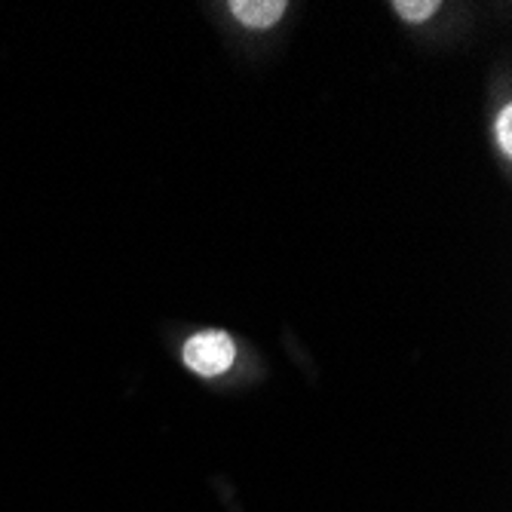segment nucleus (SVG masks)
Listing matches in <instances>:
<instances>
[{
    "label": "nucleus",
    "instance_id": "4",
    "mask_svg": "<svg viewBox=\"0 0 512 512\" xmlns=\"http://www.w3.org/2000/svg\"><path fill=\"white\" fill-rule=\"evenodd\" d=\"M497 145H500V151L509 157L512 154V108L506 105L503 111H500V117H497Z\"/></svg>",
    "mask_w": 512,
    "mask_h": 512
},
{
    "label": "nucleus",
    "instance_id": "2",
    "mask_svg": "<svg viewBox=\"0 0 512 512\" xmlns=\"http://www.w3.org/2000/svg\"><path fill=\"white\" fill-rule=\"evenodd\" d=\"M227 10L249 28H270L283 19L289 7L286 0H230Z\"/></svg>",
    "mask_w": 512,
    "mask_h": 512
},
{
    "label": "nucleus",
    "instance_id": "3",
    "mask_svg": "<svg viewBox=\"0 0 512 512\" xmlns=\"http://www.w3.org/2000/svg\"><path fill=\"white\" fill-rule=\"evenodd\" d=\"M393 10L405 22H424V19H430L439 10V0H417V4H414V0H396Z\"/></svg>",
    "mask_w": 512,
    "mask_h": 512
},
{
    "label": "nucleus",
    "instance_id": "1",
    "mask_svg": "<svg viewBox=\"0 0 512 512\" xmlns=\"http://www.w3.org/2000/svg\"><path fill=\"white\" fill-rule=\"evenodd\" d=\"M234 341L224 332H200L184 344V365L197 371L200 378H218L234 365Z\"/></svg>",
    "mask_w": 512,
    "mask_h": 512
}]
</instances>
